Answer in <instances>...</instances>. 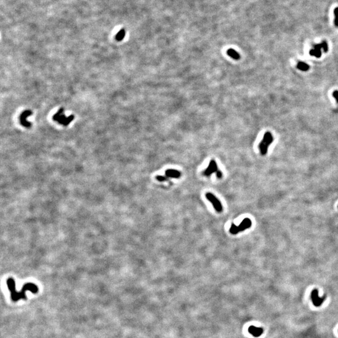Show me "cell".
Instances as JSON below:
<instances>
[{
	"label": "cell",
	"instance_id": "11",
	"mask_svg": "<svg viewBox=\"0 0 338 338\" xmlns=\"http://www.w3.org/2000/svg\"><path fill=\"white\" fill-rule=\"evenodd\" d=\"M297 67L298 69H301V71H307L309 69V66L306 63L299 62L297 64Z\"/></svg>",
	"mask_w": 338,
	"mask_h": 338
},
{
	"label": "cell",
	"instance_id": "13",
	"mask_svg": "<svg viewBox=\"0 0 338 338\" xmlns=\"http://www.w3.org/2000/svg\"><path fill=\"white\" fill-rule=\"evenodd\" d=\"M334 24L335 26L338 27V7L334 9Z\"/></svg>",
	"mask_w": 338,
	"mask_h": 338
},
{
	"label": "cell",
	"instance_id": "15",
	"mask_svg": "<svg viewBox=\"0 0 338 338\" xmlns=\"http://www.w3.org/2000/svg\"><path fill=\"white\" fill-rule=\"evenodd\" d=\"M321 45H322V47L323 49H324V51L325 52H327V50H328V45H327V43L326 42H322V43H321Z\"/></svg>",
	"mask_w": 338,
	"mask_h": 338
},
{
	"label": "cell",
	"instance_id": "3",
	"mask_svg": "<svg viewBox=\"0 0 338 338\" xmlns=\"http://www.w3.org/2000/svg\"><path fill=\"white\" fill-rule=\"evenodd\" d=\"M206 197L208 201L211 202L213 208L217 212L221 213L222 212L223 207L222 203L211 192H207L206 194Z\"/></svg>",
	"mask_w": 338,
	"mask_h": 338
},
{
	"label": "cell",
	"instance_id": "16",
	"mask_svg": "<svg viewBox=\"0 0 338 338\" xmlns=\"http://www.w3.org/2000/svg\"><path fill=\"white\" fill-rule=\"evenodd\" d=\"M332 96L335 98L337 102L338 103V91H334L332 93Z\"/></svg>",
	"mask_w": 338,
	"mask_h": 338
},
{
	"label": "cell",
	"instance_id": "17",
	"mask_svg": "<svg viewBox=\"0 0 338 338\" xmlns=\"http://www.w3.org/2000/svg\"><path fill=\"white\" fill-rule=\"evenodd\" d=\"M216 175H217V177L218 178H222V172H221V170H218V171L216 172Z\"/></svg>",
	"mask_w": 338,
	"mask_h": 338
},
{
	"label": "cell",
	"instance_id": "6",
	"mask_svg": "<svg viewBox=\"0 0 338 338\" xmlns=\"http://www.w3.org/2000/svg\"><path fill=\"white\" fill-rule=\"evenodd\" d=\"M251 226H252L251 220L248 218H246L242 221V222L240 223V225L237 226V231L238 232H242L247 229V228H250Z\"/></svg>",
	"mask_w": 338,
	"mask_h": 338
},
{
	"label": "cell",
	"instance_id": "1",
	"mask_svg": "<svg viewBox=\"0 0 338 338\" xmlns=\"http://www.w3.org/2000/svg\"><path fill=\"white\" fill-rule=\"evenodd\" d=\"M7 286L9 291L11 292V299L14 302H17L20 299H26V292L27 291H31L33 293H37L38 291V288L37 285L29 282L24 284L21 290L18 292L15 289V282L13 278H9L7 280Z\"/></svg>",
	"mask_w": 338,
	"mask_h": 338
},
{
	"label": "cell",
	"instance_id": "4",
	"mask_svg": "<svg viewBox=\"0 0 338 338\" xmlns=\"http://www.w3.org/2000/svg\"><path fill=\"white\" fill-rule=\"evenodd\" d=\"M311 297L313 304L316 307L321 306L322 304V302L325 301L326 298V296L322 297H319V295H318V291L317 289H314L312 291Z\"/></svg>",
	"mask_w": 338,
	"mask_h": 338
},
{
	"label": "cell",
	"instance_id": "12",
	"mask_svg": "<svg viewBox=\"0 0 338 338\" xmlns=\"http://www.w3.org/2000/svg\"><path fill=\"white\" fill-rule=\"evenodd\" d=\"M229 232L231 233H232V234H233V235L237 234V233H238L237 231V226H236L233 223H232L231 224V226L230 229H229Z\"/></svg>",
	"mask_w": 338,
	"mask_h": 338
},
{
	"label": "cell",
	"instance_id": "2",
	"mask_svg": "<svg viewBox=\"0 0 338 338\" xmlns=\"http://www.w3.org/2000/svg\"><path fill=\"white\" fill-rule=\"evenodd\" d=\"M273 140H274V138H273V137L271 132H267L266 133H265L262 140L261 142L259 145V148L262 155H266L268 150V147H269L272 143Z\"/></svg>",
	"mask_w": 338,
	"mask_h": 338
},
{
	"label": "cell",
	"instance_id": "9",
	"mask_svg": "<svg viewBox=\"0 0 338 338\" xmlns=\"http://www.w3.org/2000/svg\"><path fill=\"white\" fill-rule=\"evenodd\" d=\"M227 54L229 57H232L233 59H236V60H238V59H240V54H238L236 50L233 49H228L227 52Z\"/></svg>",
	"mask_w": 338,
	"mask_h": 338
},
{
	"label": "cell",
	"instance_id": "10",
	"mask_svg": "<svg viewBox=\"0 0 338 338\" xmlns=\"http://www.w3.org/2000/svg\"><path fill=\"white\" fill-rule=\"evenodd\" d=\"M309 54L311 56H314L317 58H319L321 57V49L319 48H314L309 51Z\"/></svg>",
	"mask_w": 338,
	"mask_h": 338
},
{
	"label": "cell",
	"instance_id": "5",
	"mask_svg": "<svg viewBox=\"0 0 338 338\" xmlns=\"http://www.w3.org/2000/svg\"><path fill=\"white\" fill-rule=\"evenodd\" d=\"M218 170L216 162L214 160H212L210 161L209 165H208L206 170L203 172V175L206 177H209L213 173H216Z\"/></svg>",
	"mask_w": 338,
	"mask_h": 338
},
{
	"label": "cell",
	"instance_id": "14",
	"mask_svg": "<svg viewBox=\"0 0 338 338\" xmlns=\"http://www.w3.org/2000/svg\"><path fill=\"white\" fill-rule=\"evenodd\" d=\"M156 179L159 182H164V181H167L168 180V177H167V176L158 175L156 177Z\"/></svg>",
	"mask_w": 338,
	"mask_h": 338
},
{
	"label": "cell",
	"instance_id": "7",
	"mask_svg": "<svg viewBox=\"0 0 338 338\" xmlns=\"http://www.w3.org/2000/svg\"><path fill=\"white\" fill-rule=\"evenodd\" d=\"M165 176L168 178H178L181 176V172L174 169H168L165 172Z\"/></svg>",
	"mask_w": 338,
	"mask_h": 338
},
{
	"label": "cell",
	"instance_id": "8",
	"mask_svg": "<svg viewBox=\"0 0 338 338\" xmlns=\"http://www.w3.org/2000/svg\"><path fill=\"white\" fill-rule=\"evenodd\" d=\"M248 332L254 337H259L263 333V329L261 327H257L252 326L248 328Z\"/></svg>",
	"mask_w": 338,
	"mask_h": 338
}]
</instances>
